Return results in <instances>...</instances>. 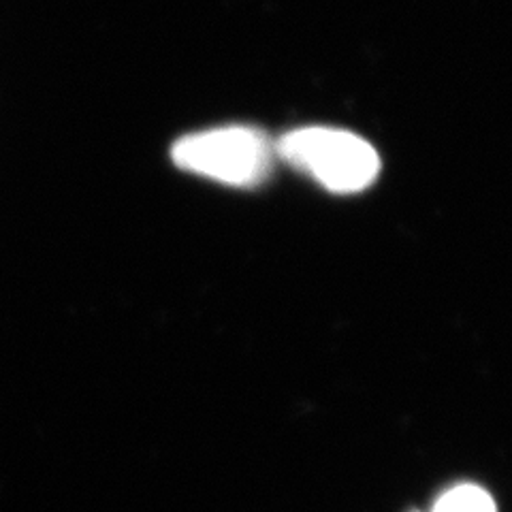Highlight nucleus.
<instances>
[{"label":"nucleus","instance_id":"obj_3","mask_svg":"<svg viewBox=\"0 0 512 512\" xmlns=\"http://www.w3.org/2000/svg\"><path fill=\"white\" fill-rule=\"evenodd\" d=\"M431 512H498L493 495L474 483H461L446 489Z\"/></svg>","mask_w":512,"mask_h":512},{"label":"nucleus","instance_id":"obj_1","mask_svg":"<svg viewBox=\"0 0 512 512\" xmlns=\"http://www.w3.org/2000/svg\"><path fill=\"white\" fill-rule=\"evenodd\" d=\"M278 154L335 195H357L370 188L382 167L370 141L329 126H308L286 133L278 141Z\"/></svg>","mask_w":512,"mask_h":512},{"label":"nucleus","instance_id":"obj_2","mask_svg":"<svg viewBox=\"0 0 512 512\" xmlns=\"http://www.w3.org/2000/svg\"><path fill=\"white\" fill-rule=\"evenodd\" d=\"M271 154L274 148L265 135L250 126H224L186 135L171 148L175 167L237 188L261 184L269 175Z\"/></svg>","mask_w":512,"mask_h":512}]
</instances>
